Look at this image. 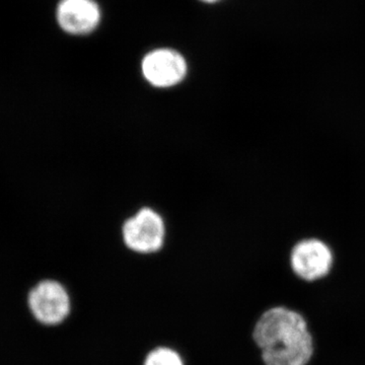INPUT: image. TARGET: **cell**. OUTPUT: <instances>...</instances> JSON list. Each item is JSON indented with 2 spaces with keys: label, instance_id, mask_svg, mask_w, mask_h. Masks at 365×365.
<instances>
[{
  "label": "cell",
  "instance_id": "cell-4",
  "mask_svg": "<svg viewBox=\"0 0 365 365\" xmlns=\"http://www.w3.org/2000/svg\"><path fill=\"white\" fill-rule=\"evenodd\" d=\"M29 306L38 321L57 325L68 316L71 300L66 288L54 280L38 283L29 294Z\"/></svg>",
  "mask_w": 365,
  "mask_h": 365
},
{
  "label": "cell",
  "instance_id": "cell-2",
  "mask_svg": "<svg viewBox=\"0 0 365 365\" xmlns=\"http://www.w3.org/2000/svg\"><path fill=\"white\" fill-rule=\"evenodd\" d=\"M290 270L297 279L316 283L333 272L336 252L319 237H304L295 242L288 254Z\"/></svg>",
  "mask_w": 365,
  "mask_h": 365
},
{
  "label": "cell",
  "instance_id": "cell-6",
  "mask_svg": "<svg viewBox=\"0 0 365 365\" xmlns=\"http://www.w3.org/2000/svg\"><path fill=\"white\" fill-rule=\"evenodd\" d=\"M100 21V6L93 0H61L57 7L60 28L71 35L91 33Z\"/></svg>",
  "mask_w": 365,
  "mask_h": 365
},
{
  "label": "cell",
  "instance_id": "cell-1",
  "mask_svg": "<svg viewBox=\"0 0 365 365\" xmlns=\"http://www.w3.org/2000/svg\"><path fill=\"white\" fill-rule=\"evenodd\" d=\"M252 336L265 365H307L313 359L314 342L309 324L302 314L288 307L264 312Z\"/></svg>",
  "mask_w": 365,
  "mask_h": 365
},
{
  "label": "cell",
  "instance_id": "cell-5",
  "mask_svg": "<svg viewBox=\"0 0 365 365\" xmlns=\"http://www.w3.org/2000/svg\"><path fill=\"white\" fill-rule=\"evenodd\" d=\"M146 81L157 88H170L187 74V62L176 50L160 48L145 55L141 64Z\"/></svg>",
  "mask_w": 365,
  "mask_h": 365
},
{
  "label": "cell",
  "instance_id": "cell-7",
  "mask_svg": "<svg viewBox=\"0 0 365 365\" xmlns=\"http://www.w3.org/2000/svg\"><path fill=\"white\" fill-rule=\"evenodd\" d=\"M144 365H184L181 357L169 348H158L146 357Z\"/></svg>",
  "mask_w": 365,
  "mask_h": 365
},
{
  "label": "cell",
  "instance_id": "cell-3",
  "mask_svg": "<svg viewBox=\"0 0 365 365\" xmlns=\"http://www.w3.org/2000/svg\"><path fill=\"white\" fill-rule=\"evenodd\" d=\"M125 244L137 253H153L162 248L165 223L162 216L150 208H143L123 225Z\"/></svg>",
  "mask_w": 365,
  "mask_h": 365
},
{
  "label": "cell",
  "instance_id": "cell-8",
  "mask_svg": "<svg viewBox=\"0 0 365 365\" xmlns=\"http://www.w3.org/2000/svg\"><path fill=\"white\" fill-rule=\"evenodd\" d=\"M203 2H207V4H213V2L220 1V0H201Z\"/></svg>",
  "mask_w": 365,
  "mask_h": 365
}]
</instances>
